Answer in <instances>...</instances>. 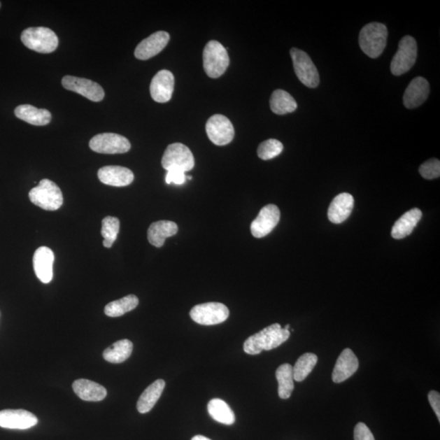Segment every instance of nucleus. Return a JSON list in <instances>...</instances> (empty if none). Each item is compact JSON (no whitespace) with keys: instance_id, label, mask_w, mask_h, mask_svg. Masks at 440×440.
<instances>
[{"instance_id":"1","label":"nucleus","mask_w":440,"mask_h":440,"mask_svg":"<svg viewBox=\"0 0 440 440\" xmlns=\"http://www.w3.org/2000/svg\"><path fill=\"white\" fill-rule=\"evenodd\" d=\"M290 336V330L281 328V325L273 324L246 339L245 353L258 355L263 350H270L286 342Z\"/></svg>"},{"instance_id":"2","label":"nucleus","mask_w":440,"mask_h":440,"mask_svg":"<svg viewBox=\"0 0 440 440\" xmlns=\"http://www.w3.org/2000/svg\"><path fill=\"white\" fill-rule=\"evenodd\" d=\"M388 31L382 23L371 22L364 27L360 33V48L371 58H378L387 46Z\"/></svg>"},{"instance_id":"3","label":"nucleus","mask_w":440,"mask_h":440,"mask_svg":"<svg viewBox=\"0 0 440 440\" xmlns=\"http://www.w3.org/2000/svg\"><path fill=\"white\" fill-rule=\"evenodd\" d=\"M32 204L46 211H57L63 205L62 192L55 183L44 179L29 192Z\"/></svg>"},{"instance_id":"4","label":"nucleus","mask_w":440,"mask_h":440,"mask_svg":"<svg viewBox=\"0 0 440 440\" xmlns=\"http://www.w3.org/2000/svg\"><path fill=\"white\" fill-rule=\"evenodd\" d=\"M24 45L41 53H51L58 47V38L52 29L46 27H31L24 31L21 36Z\"/></svg>"},{"instance_id":"5","label":"nucleus","mask_w":440,"mask_h":440,"mask_svg":"<svg viewBox=\"0 0 440 440\" xmlns=\"http://www.w3.org/2000/svg\"><path fill=\"white\" fill-rule=\"evenodd\" d=\"M229 65V57L220 43H207L204 51V66L207 76L217 78L222 76Z\"/></svg>"},{"instance_id":"6","label":"nucleus","mask_w":440,"mask_h":440,"mask_svg":"<svg viewBox=\"0 0 440 440\" xmlns=\"http://www.w3.org/2000/svg\"><path fill=\"white\" fill-rule=\"evenodd\" d=\"M165 170H180L184 172L194 169V157L186 146L175 143L168 146L162 159Z\"/></svg>"},{"instance_id":"7","label":"nucleus","mask_w":440,"mask_h":440,"mask_svg":"<svg viewBox=\"0 0 440 440\" xmlns=\"http://www.w3.org/2000/svg\"><path fill=\"white\" fill-rule=\"evenodd\" d=\"M418 57L417 42L412 36H404L399 43L397 53L390 63V71L395 76H400L410 71L416 62Z\"/></svg>"},{"instance_id":"8","label":"nucleus","mask_w":440,"mask_h":440,"mask_svg":"<svg viewBox=\"0 0 440 440\" xmlns=\"http://www.w3.org/2000/svg\"><path fill=\"white\" fill-rule=\"evenodd\" d=\"M290 56L294 72L299 81L310 88L318 87L320 83L319 73L308 54L294 48L290 50Z\"/></svg>"},{"instance_id":"9","label":"nucleus","mask_w":440,"mask_h":440,"mask_svg":"<svg viewBox=\"0 0 440 440\" xmlns=\"http://www.w3.org/2000/svg\"><path fill=\"white\" fill-rule=\"evenodd\" d=\"M192 320L201 325H215L225 322L229 318V310L220 303L199 304L190 311Z\"/></svg>"},{"instance_id":"10","label":"nucleus","mask_w":440,"mask_h":440,"mask_svg":"<svg viewBox=\"0 0 440 440\" xmlns=\"http://www.w3.org/2000/svg\"><path fill=\"white\" fill-rule=\"evenodd\" d=\"M89 146L94 152L104 155L125 153L131 150V143L126 137L115 133H102L92 138Z\"/></svg>"},{"instance_id":"11","label":"nucleus","mask_w":440,"mask_h":440,"mask_svg":"<svg viewBox=\"0 0 440 440\" xmlns=\"http://www.w3.org/2000/svg\"><path fill=\"white\" fill-rule=\"evenodd\" d=\"M206 134L213 144L224 146L234 140V125L227 117L215 115L211 117L206 125Z\"/></svg>"},{"instance_id":"12","label":"nucleus","mask_w":440,"mask_h":440,"mask_svg":"<svg viewBox=\"0 0 440 440\" xmlns=\"http://www.w3.org/2000/svg\"><path fill=\"white\" fill-rule=\"evenodd\" d=\"M62 83L66 90L76 92L94 102L101 101L105 97L101 86L87 78L66 76L62 78Z\"/></svg>"},{"instance_id":"13","label":"nucleus","mask_w":440,"mask_h":440,"mask_svg":"<svg viewBox=\"0 0 440 440\" xmlns=\"http://www.w3.org/2000/svg\"><path fill=\"white\" fill-rule=\"evenodd\" d=\"M281 212L278 206L267 205L260 211L258 216L252 222L251 234L256 239H262L269 235L278 225Z\"/></svg>"},{"instance_id":"14","label":"nucleus","mask_w":440,"mask_h":440,"mask_svg":"<svg viewBox=\"0 0 440 440\" xmlns=\"http://www.w3.org/2000/svg\"><path fill=\"white\" fill-rule=\"evenodd\" d=\"M36 415L24 409H5L0 411V427L12 430H27L36 426Z\"/></svg>"},{"instance_id":"15","label":"nucleus","mask_w":440,"mask_h":440,"mask_svg":"<svg viewBox=\"0 0 440 440\" xmlns=\"http://www.w3.org/2000/svg\"><path fill=\"white\" fill-rule=\"evenodd\" d=\"M175 78L173 73L162 70L152 78L150 84V94L152 100L157 103H166L171 100L174 92Z\"/></svg>"},{"instance_id":"16","label":"nucleus","mask_w":440,"mask_h":440,"mask_svg":"<svg viewBox=\"0 0 440 440\" xmlns=\"http://www.w3.org/2000/svg\"><path fill=\"white\" fill-rule=\"evenodd\" d=\"M170 41V34L166 31H157L141 41L136 48L135 57L146 61L160 53Z\"/></svg>"},{"instance_id":"17","label":"nucleus","mask_w":440,"mask_h":440,"mask_svg":"<svg viewBox=\"0 0 440 440\" xmlns=\"http://www.w3.org/2000/svg\"><path fill=\"white\" fill-rule=\"evenodd\" d=\"M55 256L47 246L39 247L34 255V273L44 284L50 283L53 278V264Z\"/></svg>"},{"instance_id":"18","label":"nucleus","mask_w":440,"mask_h":440,"mask_svg":"<svg viewBox=\"0 0 440 440\" xmlns=\"http://www.w3.org/2000/svg\"><path fill=\"white\" fill-rule=\"evenodd\" d=\"M98 178L103 184L113 187H125L134 180V174L128 168L106 166L98 171Z\"/></svg>"},{"instance_id":"19","label":"nucleus","mask_w":440,"mask_h":440,"mask_svg":"<svg viewBox=\"0 0 440 440\" xmlns=\"http://www.w3.org/2000/svg\"><path fill=\"white\" fill-rule=\"evenodd\" d=\"M430 94V85L426 78L417 77L413 79L405 90L404 105L407 108H414L427 101Z\"/></svg>"},{"instance_id":"20","label":"nucleus","mask_w":440,"mask_h":440,"mask_svg":"<svg viewBox=\"0 0 440 440\" xmlns=\"http://www.w3.org/2000/svg\"><path fill=\"white\" fill-rule=\"evenodd\" d=\"M359 368V360L352 350L347 348L339 355L336 362L332 379L335 383H341L352 377Z\"/></svg>"},{"instance_id":"21","label":"nucleus","mask_w":440,"mask_h":440,"mask_svg":"<svg viewBox=\"0 0 440 440\" xmlns=\"http://www.w3.org/2000/svg\"><path fill=\"white\" fill-rule=\"evenodd\" d=\"M354 197L348 192L336 196L328 210V218L334 224H342L352 214Z\"/></svg>"},{"instance_id":"22","label":"nucleus","mask_w":440,"mask_h":440,"mask_svg":"<svg viewBox=\"0 0 440 440\" xmlns=\"http://www.w3.org/2000/svg\"><path fill=\"white\" fill-rule=\"evenodd\" d=\"M73 389L79 398L85 402H101L106 397L107 390L101 385L87 379H78L73 383Z\"/></svg>"},{"instance_id":"23","label":"nucleus","mask_w":440,"mask_h":440,"mask_svg":"<svg viewBox=\"0 0 440 440\" xmlns=\"http://www.w3.org/2000/svg\"><path fill=\"white\" fill-rule=\"evenodd\" d=\"M178 226L175 222L160 220L152 222L148 230V240L152 246L160 248L165 243L167 237L175 236Z\"/></svg>"},{"instance_id":"24","label":"nucleus","mask_w":440,"mask_h":440,"mask_svg":"<svg viewBox=\"0 0 440 440\" xmlns=\"http://www.w3.org/2000/svg\"><path fill=\"white\" fill-rule=\"evenodd\" d=\"M15 115L24 122L34 126H45L50 123L51 113L45 108H38L31 105H22L15 108Z\"/></svg>"},{"instance_id":"25","label":"nucleus","mask_w":440,"mask_h":440,"mask_svg":"<svg viewBox=\"0 0 440 440\" xmlns=\"http://www.w3.org/2000/svg\"><path fill=\"white\" fill-rule=\"evenodd\" d=\"M421 210L413 208L404 213L395 222L392 230V236L394 239H403L411 234L414 227L417 226L422 219Z\"/></svg>"},{"instance_id":"26","label":"nucleus","mask_w":440,"mask_h":440,"mask_svg":"<svg viewBox=\"0 0 440 440\" xmlns=\"http://www.w3.org/2000/svg\"><path fill=\"white\" fill-rule=\"evenodd\" d=\"M166 383L164 380L158 379L147 388L142 393L137 402V409L141 413H146L155 407L164 390Z\"/></svg>"},{"instance_id":"27","label":"nucleus","mask_w":440,"mask_h":440,"mask_svg":"<svg viewBox=\"0 0 440 440\" xmlns=\"http://www.w3.org/2000/svg\"><path fill=\"white\" fill-rule=\"evenodd\" d=\"M297 103L290 93L281 89H278L271 94L270 98V108L276 115H284L296 111Z\"/></svg>"},{"instance_id":"28","label":"nucleus","mask_w":440,"mask_h":440,"mask_svg":"<svg viewBox=\"0 0 440 440\" xmlns=\"http://www.w3.org/2000/svg\"><path fill=\"white\" fill-rule=\"evenodd\" d=\"M132 350L133 344L131 341L122 339L106 349L103 353V357L108 362L120 364L131 357Z\"/></svg>"},{"instance_id":"29","label":"nucleus","mask_w":440,"mask_h":440,"mask_svg":"<svg viewBox=\"0 0 440 440\" xmlns=\"http://www.w3.org/2000/svg\"><path fill=\"white\" fill-rule=\"evenodd\" d=\"M276 378L278 382V395L280 398L289 399L294 388L292 365L290 364L281 365L276 369Z\"/></svg>"},{"instance_id":"30","label":"nucleus","mask_w":440,"mask_h":440,"mask_svg":"<svg viewBox=\"0 0 440 440\" xmlns=\"http://www.w3.org/2000/svg\"><path fill=\"white\" fill-rule=\"evenodd\" d=\"M207 409H208L210 416L216 422L225 425H232L235 423L234 413L224 400L211 399Z\"/></svg>"},{"instance_id":"31","label":"nucleus","mask_w":440,"mask_h":440,"mask_svg":"<svg viewBox=\"0 0 440 440\" xmlns=\"http://www.w3.org/2000/svg\"><path fill=\"white\" fill-rule=\"evenodd\" d=\"M139 304V299L134 294H130L121 299L111 301L105 308V313L110 318H118L134 310Z\"/></svg>"},{"instance_id":"32","label":"nucleus","mask_w":440,"mask_h":440,"mask_svg":"<svg viewBox=\"0 0 440 440\" xmlns=\"http://www.w3.org/2000/svg\"><path fill=\"white\" fill-rule=\"evenodd\" d=\"M318 358L313 353H305L297 360L293 367L294 379L297 382L304 381L313 370Z\"/></svg>"},{"instance_id":"33","label":"nucleus","mask_w":440,"mask_h":440,"mask_svg":"<svg viewBox=\"0 0 440 440\" xmlns=\"http://www.w3.org/2000/svg\"><path fill=\"white\" fill-rule=\"evenodd\" d=\"M120 229V221L116 217L107 216L102 220L101 235L103 245L106 248H111L117 239Z\"/></svg>"},{"instance_id":"34","label":"nucleus","mask_w":440,"mask_h":440,"mask_svg":"<svg viewBox=\"0 0 440 440\" xmlns=\"http://www.w3.org/2000/svg\"><path fill=\"white\" fill-rule=\"evenodd\" d=\"M283 148L284 146L281 141L269 139L261 143L257 152L260 159L267 161L280 155Z\"/></svg>"},{"instance_id":"35","label":"nucleus","mask_w":440,"mask_h":440,"mask_svg":"<svg viewBox=\"0 0 440 440\" xmlns=\"http://www.w3.org/2000/svg\"><path fill=\"white\" fill-rule=\"evenodd\" d=\"M420 174L426 180L437 179L440 176V162L437 158H432L424 162L419 167Z\"/></svg>"},{"instance_id":"36","label":"nucleus","mask_w":440,"mask_h":440,"mask_svg":"<svg viewBox=\"0 0 440 440\" xmlns=\"http://www.w3.org/2000/svg\"><path fill=\"white\" fill-rule=\"evenodd\" d=\"M355 440H375L372 432L363 423H359L355 427L354 431Z\"/></svg>"},{"instance_id":"37","label":"nucleus","mask_w":440,"mask_h":440,"mask_svg":"<svg viewBox=\"0 0 440 440\" xmlns=\"http://www.w3.org/2000/svg\"><path fill=\"white\" fill-rule=\"evenodd\" d=\"M186 180L185 172L180 170L168 171L166 176V183L171 185L174 183L175 185H181L185 184Z\"/></svg>"},{"instance_id":"38","label":"nucleus","mask_w":440,"mask_h":440,"mask_svg":"<svg viewBox=\"0 0 440 440\" xmlns=\"http://www.w3.org/2000/svg\"><path fill=\"white\" fill-rule=\"evenodd\" d=\"M428 399L430 404H431L434 413L440 422V395L436 390H432L428 394Z\"/></svg>"},{"instance_id":"39","label":"nucleus","mask_w":440,"mask_h":440,"mask_svg":"<svg viewBox=\"0 0 440 440\" xmlns=\"http://www.w3.org/2000/svg\"><path fill=\"white\" fill-rule=\"evenodd\" d=\"M192 440H211L208 438L202 436H196L192 439Z\"/></svg>"},{"instance_id":"40","label":"nucleus","mask_w":440,"mask_h":440,"mask_svg":"<svg viewBox=\"0 0 440 440\" xmlns=\"http://www.w3.org/2000/svg\"><path fill=\"white\" fill-rule=\"evenodd\" d=\"M290 327V325H288L285 326V329L289 330Z\"/></svg>"},{"instance_id":"41","label":"nucleus","mask_w":440,"mask_h":440,"mask_svg":"<svg viewBox=\"0 0 440 440\" xmlns=\"http://www.w3.org/2000/svg\"><path fill=\"white\" fill-rule=\"evenodd\" d=\"M187 179L191 180L192 179V176L187 177Z\"/></svg>"},{"instance_id":"42","label":"nucleus","mask_w":440,"mask_h":440,"mask_svg":"<svg viewBox=\"0 0 440 440\" xmlns=\"http://www.w3.org/2000/svg\"><path fill=\"white\" fill-rule=\"evenodd\" d=\"M0 7H1V3H0Z\"/></svg>"}]
</instances>
